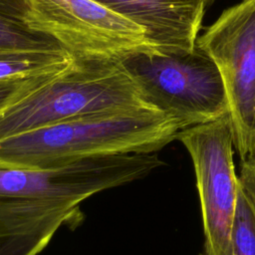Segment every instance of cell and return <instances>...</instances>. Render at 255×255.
I'll return each instance as SVG.
<instances>
[{
    "label": "cell",
    "mask_w": 255,
    "mask_h": 255,
    "mask_svg": "<svg viewBox=\"0 0 255 255\" xmlns=\"http://www.w3.org/2000/svg\"><path fill=\"white\" fill-rule=\"evenodd\" d=\"M163 164L153 152L87 157L48 168L0 167V255H38L87 198Z\"/></svg>",
    "instance_id": "6da1fadb"
},
{
    "label": "cell",
    "mask_w": 255,
    "mask_h": 255,
    "mask_svg": "<svg viewBox=\"0 0 255 255\" xmlns=\"http://www.w3.org/2000/svg\"><path fill=\"white\" fill-rule=\"evenodd\" d=\"M179 130L158 109L68 120L0 139V167L48 168L87 157L153 153Z\"/></svg>",
    "instance_id": "7a4b0ae2"
},
{
    "label": "cell",
    "mask_w": 255,
    "mask_h": 255,
    "mask_svg": "<svg viewBox=\"0 0 255 255\" xmlns=\"http://www.w3.org/2000/svg\"><path fill=\"white\" fill-rule=\"evenodd\" d=\"M146 109L157 108L125 62L75 59L0 114V139L68 120Z\"/></svg>",
    "instance_id": "3957f363"
},
{
    "label": "cell",
    "mask_w": 255,
    "mask_h": 255,
    "mask_svg": "<svg viewBox=\"0 0 255 255\" xmlns=\"http://www.w3.org/2000/svg\"><path fill=\"white\" fill-rule=\"evenodd\" d=\"M22 1L24 23L76 59L126 62L139 54L158 53L141 26L96 0Z\"/></svg>",
    "instance_id": "277c9868"
},
{
    "label": "cell",
    "mask_w": 255,
    "mask_h": 255,
    "mask_svg": "<svg viewBox=\"0 0 255 255\" xmlns=\"http://www.w3.org/2000/svg\"><path fill=\"white\" fill-rule=\"evenodd\" d=\"M125 63L150 103L174 119L180 130L229 113L219 68L197 42L188 52L139 54Z\"/></svg>",
    "instance_id": "5b68a950"
},
{
    "label": "cell",
    "mask_w": 255,
    "mask_h": 255,
    "mask_svg": "<svg viewBox=\"0 0 255 255\" xmlns=\"http://www.w3.org/2000/svg\"><path fill=\"white\" fill-rule=\"evenodd\" d=\"M194 167L204 244L199 255H232L231 235L239 179L228 115L178 131Z\"/></svg>",
    "instance_id": "8992f818"
},
{
    "label": "cell",
    "mask_w": 255,
    "mask_h": 255,
    "mask_svg": "<svg viewBox=\"0 0 255 255\" xmlns=\"http://www.w3.org/2000/svg\"><path fill=\"white\" fill-rule=\"evenodd\" d=\"M196 42L219 68L233 145L245 159L255 154V0L223 11Z\"/></svg>",
    "instance_id": "52a82bcc"
},
{
    "label": "cell",
    "mask_w": 255,
    "mask_h": 255,
    "mask_svg": "<svg viewBox=\"0 0 255 255\" xmlns=\"http://www.w3.org/2000/svg\"><path fill=\"white\" fill-rule=\"evenodd\" d=\"M141 26L160 54L191 51L197 41L204 0H96Z\"/></svg>",
    "instance_id": "ba28073f"
},
{
    "label": "cell",
    "mask_w": 255,
    "mask_h": 255,
    "mask_svg": "<svg viewBox=\"0 0 255 255\" xmlns=\"http://www.w3.org/2000/svg\"><path fill=\"white\" fill-rule=\"evenodd\" d=\"M63 49L52 38L31 30L22 18L0 13V53Z\"/></svg>",
    "instance_id": "9c48e42d"
},
{
    "label": "cell",
    "mask_w": 255,
    "mask_h": 255,
    "mask_svg": "<svg viewBox=\"0 0 255 255\" xmlns=\"http://www.w3.org/2000/svg\"><path fill=\"white\" fill-rule=\"evenodd\" d=\"M231 244L232 255H255V203L240 182Z\"/></svg>",
    "instance_id": "30bf717a"
},
{
    "label": "cell",
    "mask_w": 255,
    "mask_h": 255,
    "mask_svg": "<svg viewBox=\"0 0 255 255\" xmlns=\"http://www.w3.org/2000/svg\"><path fill=\"white\" fill-rule=\"evenodd\" d=\"M58 72L42 74L29 78L0 81V114L11 104L19 100L21 97L29 93L31 90H33L45 80H47L49 77Z\"/></svg>",
    "instance_id": "8fae6325"
},
{
    "label": "cell",
    "mask_w": 255,
    "mask_h": 255,
    "mask_svg": "<svg viewBox=\"0 0 255 255\" xmlns=\"http://www.w3.org/2000/svg\"><path fill=\"white\" fill-rule=\"evenodd\" d=\"M238 179L255 203V154L241 160Z\"/></svg>",
    "instance_id": "7c38bea8"
},
{
    "label": "cell",
    "mask_w": 255,
    "mask_h": 255,
    "mask_svg": "<svg viewBox=\"0 0 255 255\" xmlns=\"http://www.w3.org/2000/svg\"><path fill=\"white\" fill-rule=\"evenodd\" d=\"M0 13L22 18L24 13V4L22 0H0Z\"/></svg>",
    "instance_id": "4fadbf2b"
},
{
    "label": "cell",
    "mask_w": 255,
    "mask_h": 255,
    "mask_svg": "<svg viewBox=\"0 0 255 255\" xmlns=\"http://www.w3.org/2000/svg\"><path fill=\"white\" fill-rule=\"evenodd\" d=\"M204 1H205V2H206V1H207V0H204Z\"/></svg>",
    "instance_id": "5bb4252c"
}]
</instances>
